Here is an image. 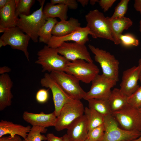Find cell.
Instances as JSON below:
<instances>
[{"instance_id":"obj_1","label":"cell","mask_w":141,"mask_h":141,"mask_svg":"<svg viewBox=\"0 0 141 141\" xmlns=\"http://www.w3.org/2000/svg\"><path fill=\"white\" fill-rule=\"evenodd\" d=\"M38 1L40 5V8L29 15H19L16 25V26L29 36L34 43L38 42L39 31L47 20L43 12L45 0Z\"/></svg>"},{"instance_id":"obj_2","label":"cell","mask_w":141,"mask_h":141,"mask_svg":"<svg viewBox=\"0 0 141 141\" xmlns=\"http://www.w3.org/2000/svg\"><path fill=\"white\" fill-rule=\"evenodd\" d=\"M58 54L57 48L45 45L38 51L35 63L41 66L42 72H64L70 61Z\"/></svg>"},{"instance_id":"obj_3","label":"cell","mask_w":141,"mask_h":141,"mask_svg":"<svg viewBox=\"0 0 141 141\" xmlns=\"http://www.w3.org/2000/svg\"><path fill=\"white\" fill-rule=\"evenodd\" d=\"M104 116V134L100 141H133L141 136V132L124 130L112 115Z\"/></svg>"},{"instance_id":"obj_4","label":"cell","mask_w":141,"mask_h":141,"mask_svg":"<svg viewBox=\"0 0 141 141\" xmlns=\"http://www.w3.org/2000/svg\"><path fill=\"white\" fill-rule=\"evenodd\" d=\"M88 46L95 55V61L100 64L102 74L117 82L119 79V61L114 55L106 50L95 47L89 44Z\"/></svg>"},{"instance_id":"obj_5","label":"cell","mask_w":141,"mask_h":141,"mask_svg":"<svg viewBox=\"0 0 141 141\" xmlns=\"http://www.w3.org/2000/svg\"><path fill=\"white\" fill-rule=\"evenodd\" d=\"M86 27L94 38H101L113 42L114 40L106 17L97 9L90 10L85 16Z\"/></svg>"},{"instance_id":"obj_6","label":"cell","mask_w":141,"mask_h":141,"mask_svg":"<svg viewBox=\"0 0 141 141\" xmlns=\"http://www.w3.org/2000/svg\"><path fill=\"white\" fill-rule=\"evenodd\" d=\"M64 72L74 76L79 81L89 84L99 74V70L93 62L78 59L70 61Z\"/></svg>"},{"instance_id":"obj_7","label":"cell","mask_w":141,"mask_h":141,"mask_svg":"<svg viewBox=\"0 0 141 141\" xmlns=\"http://www.w3.org/2000/svg\"><path fill=\"white\" fill-rule=\"evenodd\" d=\"M84 108L80 100L73 99L66 104L57 117L55 129L60 131L67 129L70 124L78 118L83 115Z\"/></svg>"},{"instance_id":"obj_8","label":"cell","mask_w":141,"mask_h":141,"mask_svg":"<svg viewBox=\"0 0 141 141\" xmlns=\"http://www.w3.org/2000/svg\"><path fill=\"white\" fill-rule=\"evenodd\" d=\"M112 115L122 129L141 132V111L129 104L123 109L112 113Z\"/></svg>"},{"instance_id":"obj_9","label":"cell","mask_w":141,"mask_h":141,"mask_svg":"<svg viewBox=\"0 0 141 141\" xmlns=\"http://www.w3.org/2000/svg\"><path fill=\"white\" fill-rule=\"evenodd\" d=\"M50 74L73 99L80 100L83 99L86 92L80 86L79 81L74 76L64 71H53Z\"/></svg>"},{"instance_id":"obj_10","label":"cell","mask_w":141,"mask_h":141,"mask_svg":"<svg viewBox=\"0 0 141 141\" xmlns=\"http://www.w3.org/2000/svg\"><path fill=\"white\" fill-rule=\"evenodd\" d=\"M0 39L3 42V46L9 45L13 49L22 51L27 60L29 61L27 47L31 38L19 27L16 26L6 29Z\"/></svg>"},{"instance_id":"obj_11","label":"cell","mask_w":141,"mask_h":141,"mask_svg":"<svg viewBox=\"0 0 141 141\" xmlns=\"http://www.w3.org/2000/svg\"><path fill=\"white\" fill-rule=\"evenodd\" d=\"M117 82L103 74H98L92 81L90 89L86 92L83 99L86 100L91 99H108L111 89Z\"/></svg>"},{"instance_id":"obj_12","label":"cell","mask_w":141,"mask_h":141,"mask_svg":"<svg viewBox=\"0 0 141 141\" xmlns=\"http://www.w3.org/2000/svg\"><path fill=\"white\" fill-rule=\"evenodd\" d=\"M40 83L42 86L51 89L54 106V112L57 117L63 106L74 99L66 93L50 74H45Z\"/></svg>"},{"instance_id":"obj_13","label":"cell","mask_w":141,"mask_h":141,"mask_svg":"<svg viewBox=\"0 0 141 141\" xmlns=\"http://www.w3.org/2000/svg\"><path fill=\"white\" fill-rule=\"evenodd\" d=\"M57 49L59 54L70 61L82 59L88 62H93L85 44L64 42Z\"/></svg>"},{"instance_id":"obj_14","label":"cell","mask_w":141,"mask_h":141,"mask_svg":"<svg viewBox=\"0 0 141 141\" xmlns=\"http://www.w3.org/2000/svg\"><path fill=\"white\" fill-rule=\"evenodd\" d=\"M89 34L91 36L92 35L87 27H81L70 33L64 36L57 37L52 36L47 45L49 47L57 48L63 42L69 41L85 44L89 41Z\"/></svg>"},{"instance_id":"obj_15","label":"cell","mask_w":141,"mask_h":141,"mask_svg":"<svg viewBox=\"0 0 141 141\" xmlns=\"http://www.w3.org/2000/svg\"><path fill=\"white\" fill-rule=\"evenodd\" d=\"M140 68L134 66L124 71L120 89L125 96L128 97L139 88L138 82L139 79Z\"/></svg>"},{"instance_id":"obj_16","label":"cell","mask_w":141,"mask_h":141,"mask_svg":"<svg viewBox=\"0 0 141 141\" xmlns=\"http://www.w3.org/2000/svg\"><path fill=\"white\" fill-rule=\"evenodd\" d=\"M22 118L25 121L30 124L32 126L44 128L54 127L57 119V117L54 111L50 114H46L43 111L37 114L26 111L23 113Z\"/></svg>"},{"instance_id":"obj_17","label":"cell","mask_w":141,"mask_h":141,"mask_svg":"<svg viewBox=\"0 0 141 141\" xmlns=\"http://www.w3.org/2000/svg\"><path fill=\"white\" fill-rule=\"evenodd\" d=\"M67 129V134L69 141H84L87 138L88 131L85 115L76 119Z\"/></svg>"},{"instance_id":"obj_18","label":"cell","mask_w":141,"mask_h":141,"mask_svg":"<svg viewBox=\"0 0 141 141\" xmlns=\"http://www.w3.org/2000/svg\"><path fill=\"white\" fill-rule=\"evenodd\" d=\"M15 0H9L5 6L0 9V32L4 33L7 29L16 26L15 15Z\"/></svg>"},{"instance_id":"obj_19","label":"cell","mask_w":141,"mask_h":141,"mask_svg":"<svg viewBox=\"0 0 141 141\" xmlns=\"http://www.w3.org/2000/svg\"><path fill=\"white\" fill-rule=\"evenodd\" d=\"M106 18L114 40L113 42L115 45H119L120 44V36L122 32L132 26L133 21L130 18L125 16L115 18L107 16Z\"/></svg>"},{"instance_id":"obj_20","label":"cell","mask_w":141,"mask_h":141,"mask_svg":"<svg viewBox=\"0 0 141 141\" xmlns=\"http://www.w3.org/2000/svg\"><path fill=\"white\" fill-rule=\"evenodd\" d=\"M13 82L7 73L0 76V111L4 110L11 104L13 95L11 90Z\"/></svg>"},{"instance_id":"obj_21","label":"cell","mask_w":141,"mask_h":141,"mask_svg":"<svg viewBox=\"0 0 141 141\" xmlns=\"http://www.w3.org/2000/svg\"><path fill=\"white\" fill-rule=\"evenodd\" d=\"M28 125L24 126L12 122L1 120L0 122V138L9 134L11 136L18 135L25 139L31 128Z\"/></svg>"},{"instance_id":"obj_22","label":"cell","mask_w":141,"mask_h":141,"mask_svg":"<svg viewBox=\"0 0 141 141\" xmlns=\"http://www.w3.org/2000/svg\"><path fill=\"white\" fill-rule=\"evenodd\" d=\"M78 19L73 17L68 20L58 21L54 26L52 32V36L60 37L70 33L81 27Z\"/></svg>"},{"instance_id":"obj_23","label":"cell","mask_w":141,"mask_h":141,"mask_svg":"<svg viewBox=\"0 0 141 141\" xmlns=\"http://www.w3.org/2000/svg\"><path fill=\"white\" fill-rule=\"evenodd\" d=\"M68 8L63 4H53L50 3L46 4L43 9V14L47 19L48 18H59L60 21L67 20Z\"/></svg>"},{"instance_id":"obj_24","label":"cell","mask_w":141,"mask_h":141,"mask_svg":"<svg viewBox=\"0 0 141 141\" xmlns=\"http://www.w3.org/2000/svg\"><path fill=\"white\" fill-rule=\"evenodd\" d=\"M127 98L120 89L115 88L111 90L108 100L112 113L121 110L128 105Z\"/></svg>"},{"instance_id":"obj_25","label":"cell","mask_w":141,"mask_h":141,"mask_svg":"<svg viewBox=\"0 0 141 141\" xmlns=\"http://www.w3.org/2000/svg\"><path fill=\"white\" fill-rule=\"evenodd\" d=\"M84 113L87 120L88 131L104 124V116L94 109L86 107Z\"/></svg>"},{"instance_id":"obj_26","label":"cell","mask_w":141,"mask_h":141,"mask_svg":"<svg viewBox=\"0 0 141 141\" xmlns=\"http://www.w3.org/2000/svg\"><path fill=\"white\" fill-rule=\"evenodd\" d=\"M58 22L56 18L47 19L46 22L40 28L38 33L40 42L47 44L52 36V32L53 28Z\"/></svg>"},{"instance_id":"obj_27","label":"cell","mask_w":141,"mask_h":141,"mask_svg":"<svg viewBox=\"0 0 141 141\" xmlns=\"http://www.w3.org/2000/svg\"><path fill=\"white\" fill-rule=\"evenodd\" d=\"M89 108L94 109L104 116L111 115L108 99H91L87 100Z\"/></svg>"},{"instance_id":"obj_28","label":"cell","mask_w":141,"mask_h":141,"mask_svg":"<svg viewBox=\"0 0 141 141\" xmlns=\"http://www.w3.org/2000/svg\"><path fill=\"white\" fill-rule=\"evenodd\" d=\"M47 131L46 128L33 126L26 137L22 141H43L47 140L46 136L41 133H45Z\"/></svg>"},{"instance_id":"obj_29","label":"cell","mask_w":141,"mask_h":141,"mask_svg":"<svg viewBox=\"0 0 141 141\" xmlns=\"http://www.w3.org/2000/svg\"><path fill=\"white\" fill-rule=\"evenodd\" d=\"M15 15L18 17L21 14L30 15V9L34 3V0H15Z\"/></svg>"},{"instance_id":"obj_30","label":"cell","mask_w":141,"mask_h":141,"mask_svg":"<svg viewBox=\"0 0 141 141\" xmlns=\"http://www.w3.org/2000/svg\"><path fill=\"white\" fill-rule=\"evenodd\" d=\"M104 124L89 130L87 138L90 141H100L104 136L105 131Z\"/></svg>"},{"instance_id":"obj_31","label":"cell","mask_w":141,"mask_h":141,"mask_svg":"<svg viewBox=\"0 0 141 141\" xmlns=\"http://www.w3.org/2000/svg\"><path fill=\"white\" fill-rule=\"evenodd\" d=\"M120 39V44L125 47L137 46L139 44V40L133 35L130 33L122 34Z\"/></svg>"},{"instance_id":"obj_32","label":"cell","mask_w":141,"mask_h":141,"mask_svg":"<svg viewBox=\"0 0 141 141\" xmlns=\"http://www.w3.org/2000/svg\"><path fill=\"white\" fill-rule=\"evenodd\" d=\"M129 0H121L115 7L114 12L111 17L112 18L124 17L127 9Z\"/></svg>"},{"instance_id":"obj_33","label":"cell","mask_w":141,"mask_h":141,"mask_svg":"<svg viewBox=\"0 0 141 141\" xmlns=\"http://www.w3.org/2000/svg\"><path fill=\"white\" fill-rule=\"evenodd\" d=\"M127 102L131 106L137 109L141 108V85L132 95L128 97Z\"/></svg>"},{"instance_id":"obj_34","label":"cell","mask_w":141,"mask_h":141,"mask_svg":"<svg viewBox=\"0 0 141 141\" xmlns=\"http://www.w3.org/2000/svg\"><path fill=\"white\" fill-rule=\"evenodd\" d=\"M50 3L53 4H63L68 8L75 10L78 7V3L76 0H51Z\"/></svg>"},{"instance_id":"obj_35","label":"cell","mask_w":141,"mask_h":141,"mask_svg":"<svg viewBox=\"0 0 141 141\" xmlns=\"http://www.w3.org/2000/svg\"><path fill=\"white\" fill-rule=\"evenodd\" d=\"M49 97L48 90L44 89L39 90L36 95V99L37 101L40 103H43L46 102Z\"/></svg>"},{"instance_id":"obj_36","label":"cell","mask_w":141,"mask_h":141,"mask_svg":"<svg viewBox=\"0 0 141 141\" xmlns=\"http://www.w3.org/2000/svg\"><path fill=\"white\" fill-rule=\"evenodd\" d=\"M116 1V0H99L98 3L104 12H106Z\"/></svg>"},{"instance_id":"obj_37","label":"cell","mask_w":141,"mask_h":141,"mask_svg":"<svg viewBox=\"0 0 141 141\" xmlns=\"http://www.w3.org/2000/svg\"><path fill=\"white\" fill-rule=\"evenodd\" d=\"M20 136L15 135L13 136H3L0 138V141H22Z\"/></svg>"},{"instance_id":"obj_38","label":"cell","mask_w":141,"mask_h":141,"mask_svg":"<svg viewBox=\"0 0 141 141\" xmlns=\"http://www.w3.org/2000/svg\"><path fill=\"white\" fill-rule=\"evenodd\" d=\"M46 136L48 141H63V137H57L52 133L47 134Z\"/></svg>"},{"instance_id":"obj_39","label":"cell","mask_w":141,"mask_h":141,"mask_svg":"<svg viewBox=\"0 0 141 141\" xmlns=\"http://www.w3.org/2000/svg\"><path fill=\"white\" fill-rule=\"evenodd\" d=\"M133 7L136 11L141 14V0H135Z\"/></svg>"},{"instance_id":"obj_40","label":"cell","mask_w":141,"mask_h":141,"mask_svg":"<svg viewBox=\"0 0 141 141\" xmlns=\"http://www.w3.org/2000/svg\"><path fill=\"white\" fill-rule=\"evenodd\" d=\"M11 70L10 68L8 67L4 66L0 67V74H1L7 73L10 72Z\"/></svg>"},{"instance_id":"obj_41","label":"cell","mask_w":141,"mask_h":141,"mask_svg":"<svg viewBox=\"0 0 141 141\" xmlns=\"http://www.w3.org/2000/svg\"><path fill=\"white\" fill-rule=\"evenodd\" d=\"M77 1L78 2H79L83 7L87 5L89 2V0H78Z\"/></svg>"},{"instance_id":"obj_42","label":"cell","mask_w":141,"mask_h":141,"mask_svg":"<svg viewBox=\"0 0 141 141\" xmlns=\"http://www.w3.org/2000/svg\"><path fill=\"white\" fill-rule=\"evenodd\" d=\"M8 1L9 0H0V9L4 7Z\"/></svg>"},{"instance_id":"obj_43","label":"cell","mask_w":141,"mask_h":141,"mask_svg":"<svg viewBox=\"0 0 141 141\" xmlns=\"http://www.w3.org/2000/svg\"><path fill=\"white\" fill-rule=\"evenodd\" d=\"M138 66L140 68V71L139 80L140 81L141 84V58L138 61Z\"/></svg>"},{"instance_id":"obj_44","label":"cell","mask_w":141,"mask_h":141,"mask_svg":"<svg viewBox=\"0 0 141 141\" xmlns=\"http://www.w3.org/2000/svg\"><path fill=\"white\" fill-rule=\"evenodd\" d=\"M98 0H90L89 1L90 4L92 5H94L96 3L98 2Z\"/></svg>"},{"instance_id":"obj_45","label":"cell","mask_w":141,"mask_h":141,"mask_svg":"<svg viewBox=\"0 0 141 141\" xmlns=\"http://www.w3.org/2000/svg\"><path fill=\"white\" fill-rule=\"evenodd\" d=\"M63 141H69L67 134H65L63 136Z\"/></svg>"},{"instance_id":"obj_46","label":"cell","mask_w":141,"mask_h":141,"mask_svg":"<svg viewBox=\"0 0 141 141\" xmlns=\"http://www.w3.org/2000/svg\"><path fill=\"white\" fill-rule=\"evenodd\" d=\"M2 46H3V42L2 40L0 39V48H1Z\"/></svg>"},{"instance_id":"obj_47","label":"cell","mask_w":141,"mask_h":141,"mask_svg":"<svg viewBox=\"0 0 141 141\" xmlns=\"http://www.w3.org/2000/svg\"><path fill=\"white\" fill-rule=\"evenodd\" d=\"M139 31L141 33V19L140 20L139 22Z\"/></svg>"},{"instance_id":"obj_48","label":"cell","mask_w":141,"mask_h":141,"mask_svg":"<svg viewBox=\"0 0 141 141\" xmlns=\"http://www.w3.org/2000/svg\"><path fill=\"white\" fill-rule=\"evenodd\" d=\"M133 141H141V136L137 139Z\"/></svg>"},{"instance_id":"obj_49","label":"cell","mask_w":141,"mask_h":141,"mask_svg":"<svg viewBox=\"0 0 141 141\" xmlns=\"http://www.w3.org/2000/svg\"><path fill=\"white\" fill-rule=\"evenodd\" d=\"M84 141H90L87 138Z\"/></svg>"},{"instance_id":"obj_50","label":"cell","mask_w":141,"mask_h":141,"mask_svg":"<svg viewBox=\"0 0 141 141\" xmlns=\"http://www.w3.org/2000/svg\"><path fill=\"white\" fill-rule=\"evenodd\" d=\"M139 109L140 110V111H141V108H140Z\"/></svg>"}]
</instances>
